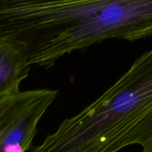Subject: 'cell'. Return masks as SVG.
<instances>
[{
  "label": "cell",
  "instance_id": "cell-3",
  "mask_svg": "<svg viewBox=\"0 0 152 152\" xmlns=\"http://www.w3.org/2000/svg\"><path fill=\"white\" fill-rule=\"evenodd\" d=\"M57 95V90L48 88L0 95V152L31 149L37 126Z\"/></svg>",
  "mask_w": 152,
  "mask_h": 152
},
{
  "label": "cell",
  "instance_id": "cell-1",
  "mask_svg": "<svg viewBox=\"0 0 152 152\" xmlns=\"http://www.w3.org/2000/svg\"><path fill=\"white\" fill-rule=\"evenodd\" d=\"M152 35V0H0V37L22 43L30 65L105 40Z\"/></svg>",
  "mask_w": 152,
  "mask_h": 152
},
{
  "label": "cell",
  "instance_id": "cell-5",
  "mask_svg": "<svg viewBox=\"0 0 152 152\" xmlns=\"http://www.w3.org/2000/svg\"><path fill=\"white\" fill-rule=\"evenodd\" d=\"M142 152H152V138L144 146H142Z\"/></svg>",
  "mask_w": 152,
  "mask_h": 152
},
{
  "label": "cell",
  "instance_id": "cell-4",
  "mask_svg": "<svg viewBox=\"0 0 152 152\" xmlns=\"http://www.w3.org/2000/svg\"><path fill=\"white\" fill-rule=\"evenodd\" d=\"M30 68L23 45L0 37V95L19 88Z\"/></svg>",
  "mask_w": 152,
  "mask_h": 152
},
{
  "label": "cell",
  "instance_id": "cell-2",
  "mask_svg": "<svg viewBox=\"0 0 152 152\" xmlns=\"http://www.w3.org/2000/svg\"><path fill=\"white\" fill-rule=\"evenodd\" d=\"M152 138V49L30 152H118Z\"/></svg>",
  "mask_w": 152,
  "mask_h": 152
}]
</instances>
